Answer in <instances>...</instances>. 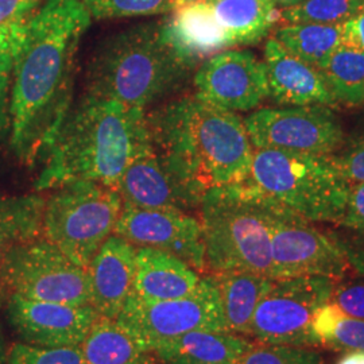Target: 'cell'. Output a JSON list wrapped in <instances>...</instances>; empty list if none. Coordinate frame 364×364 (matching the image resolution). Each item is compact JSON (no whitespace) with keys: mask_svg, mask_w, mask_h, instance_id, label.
<instances>
[{"mask_svg":"<svg viewBox=\"0 0 364 364\" xmlns=\"http://www.w3.org/2000/svg\"><path fill=\"white\" fill-rule=\"evenodd\" d=\"M91 22L77 0H46L30 15L10 108V144L27 165L45 159L72 108L78 45Z\"/></svg>","mask_w":364,"mask_h":364,"instance_id":"obj_1","label":"cell"},{"mask_svg":"<svg viewBox=\"0 0 364 364\" xmlns=\"http://www.w3.org/2000/svg\"><path fill=\"white\" fill-rule=\"evenodd\" d=\"M151 146L144 108L85 95L70 108L39 174L38 192L93 181L117 189L131 162Z\"/></svg>","mask_w":364,"mask_h":364,"instance_id":"obj_2","label":"cell"},{"mask_svg":"<svg viewBox=\"0 0 364 364\" xmlns=\"http://www.w3.org/2000/svg\"><path fill=\"white\" fill-rule=\"evenodd\" d=\"M147 127L151 146L181 161L208 191L247 178L254 147L235 112L183 96L147 114Z\"/></svg>","mask_w":364,"mask_h":364,"instance_id":"obj_3","label":"cell"},{"mask_svg":"<svg viewBox=\"0 0 364 364\" xmlns=\"http://www.w3.org/2000/svg\"><path fill=\"white\" fill-rule=\"evenodd\" d=\"M193 68L164 41L161 23L139 25L96 49L87 70V93L144 109L178 91Z\"/></svg>","mask_w":364,"mask_h":364,"instance_id":"obj_4","label":"cell"},{"mask_svg":"<svg viewBox=\"0 0 364 364\" xmlns=\"http://www.w3.org/2000/svg\"><path fill=\"white\" fill-rule=\"evenodd\" d=\"M281 208L240 183L210 188L198 209L205 267L210 273L252 272L273 278L272 228Z\"/></svg>","mask_w":364,"mask_h":364,"instance_id":"obj_5","label":"cell"},{"mask_svg":"<svg viewBox=\"0 0 364 364\" xmlns=\"http://www.w3.org/2000/svg\"><path fill=\"white\" fill-rule=\"evenodd\" d=\"M240 185L305 220L338 224L351 186L331 156L273 149H254L248 177Z\"/></svg>","mask_w":364,"mask_h":364,"instance_id":"obj_6","label":"cell"},{"mask_svg":"<svg viewBox=\"0 0 364 364\" xmlns=\"http://www.w3.org/2000/svg\"><path fill=\"white\" fill-rule=\"evenodd\" d=\"M123 200L115 188L93 181L66 183L45 200L42 236L87 269L114 235Z\"/></svg>","mask_w":364,"mask_h":364,"instance_id":"obj_7","label":"cell"},{"mask_svg":"<svg viewBox=\"0 0 364 364\" xmlns=\"http://www.w3.org/2000/svg\"><path fill=\"white\" fill-rule=\"evenodd\" d=\"M115 321L149 352L192 331H225L219 293L210 274L181 299L146 301L131 293Z\"/></svg>","mask_w":364,"mask_h":364,"instance_id":"obj_8","label":"cell"},{"mask_svg":"<svg viewBox=\"0 0 364 364\" xmlns=\"http://www.w3.org/2000/svg\"><path fill=\"white\" fill-rule=\"evenodd\" d=\"M1 287L9 296L69 305L90 304L87 269L69 259L42 235L15 245L7 252L1 266Z\"/></svg>","mask_w":364,"mask_h":364,"instance_id":"obj_9","label":"cell"},{"mask_svg":"<svg viewBox=\"0 0 364 364\" xmlns=\"http://www.w3.org/2000/svg\"><path fill=\"white\" fill-rule=\"evenodd\" d=\"M336 282L326 277L275 279L254 312L248 338L266 344L321 346L313 331V320L329 302Z\"/></svg>","mask_w":364,"mask_h":364,"instance_id":"obj_10","label":"cell"},{"mask_svg":"<svg viewBox=\"0 0 364 364\" xmlns=\"http://www.w3.org/2000/svg\"><path fill=\"white\" fill-rule=\"evenodd\" d=\"M273 278L326 277L341 281L364 273V263L333 236L314 227L312 221L281 208L272 228Z\"/></svg>","mask_w":364,"mask_h":364,"instance_id":"obj_11","label":"cell"},{"mask_svg":"<svg viewBox=\"0 0 364 364\" xmlns=\"http://www.w3.org/2000/svg\"><path fill=\"white\" fill-rule=\"evenodd\" d=\"M243 120L254 149L331 156L344 144L341 123L326 105L266 107Z\"/></svg>","mask_w":364,"mask_h":364,"instance_id":"obj_12","label":"cell"},{"mask_svg":"<svg viewBox=\"0 0 364 364\" xmlns=\"http://www.w3.org/2000/svg\"><path fill=\"white\" fill-rule=\"evenodd\" d=\"M117 191L123 203L134 207L186 213L200 209L208 192L181 161L153 146L131 162Z\"/></svg>","mask_w":364,"mask_h":364,"instance_id":"obj_13","label":"cell"},{"mask_svg":"<svg viewBox=\"0 0 364 364\" xmlns=\"http://www.w3.org/2000/svg\"><path fill=\"white\" fill-rule=\"evenodd\" d=\"M114 234L135 247L162 250L186 262L197 272L207 270L203 227L192 213L139 208L123 203Z\"/></svg>","mask_w":364,"mask_h":364,"instance_id":"obj_14","label":"cell"},{"mask_svg":"<svg viewBox=\"0 0 364 364\" xmlns=\"http://www.w3.org/2000/svg\"><path fill=\"white\" fill-rule=\"evenodd\" d=\"M195 96L230 112H247L269 97L263 61L248 50H223L208 57L195 75Z\"/></svg>","mask_w":364,"mask_h":364,"instance_id":"obj_15","label":"cell"},{"mask_svg":"<svg viewBox=\"0 0 364 364\" xmlns=\"http://www.w3.org/2000/svg\"><path fill=\"white\" fill-rule=\"evenodd\" d=\"M7 314L23 343L48 348L81 346L100 318L90 304L69 305L16 294L9 296Z\"/></svg>","mask_w":364,"mask_h":364,"instance_id":"obj_16","label":"cell"},{"mask_svg":"<svg viewBox=\"0 0 364 364\" xmlns=\"http://www.w3.org/2000/svg\"><path fill=\"white\" fill-rule=\"evenodd\" d=\"M136 250L111 235L87 267L90 304L100 317L115 321L130 297L136 273Z\"/></svg>","mask_w":364,"mask_h":364,"instance_id":"obj_17","label":"cell"},{"mask_svg":"<svg viewBox=\"0 0 364 364\" xmlns=\"http://www.w3.org/2000/svg\"><path fill=\"white\" fill-rule=\"evenodd\" d=\"M263 65L269 97L277 105L281 107L336 105L323 73L293 57L275 38L266 42Z\"/></svg>","mask_w":364,"mask_h":364,"instance_id":"obj_18","label":"cell"},{"mask_svg":"<svg viewBox=\"0 0 364 364\" xmlns=\"http://www.w3.org/2000/svg\"><path fill=\"white\" fill-rule=\"evenodd\" d=\"M161 36L182 60L192 66L230 48L210 3L200 0L173 10L161 23Z\"/></svg>","mask_w":364,"mask_h":364,"instance_id":"obj_19","label":"cell"},{"mask_svg":"<svg viewBox=\"0 0 364 364\" xmlns=\"http://www.w3.org/2000/svg\"><path fill=\"white\" fill-rule=\"evenodd\" d=\"M198 272L162 250L138 247L132 293L146 301L181 299L200 284Z\"/></svg>","mask_w":364,"mask_h":364,"instance_id":"obj_20","label":"cell"},{"mask_svg":"<svg viewBox=\"0 0 364 364\" xmlns=\"http://www.w3.org/2000/svg\"><path fill=\"white\" fill-rule=\"evenodd\" d=\"M252 343L231 332L198 329L170 340L153 353L158 364H236Z\"/></svg>","mask_w":364,"mask_h":364,"instance_id":"obj_21","label":"cell"},{"mask_svg":"<svg viewBox=\"0 0 364 364\" xmlns=\"http://www.w3.org/2000/svg\"><path fill=\"white\" fill-rule=\"evenodd\" d=\"M216 285L225 331L247 336L260 299L273 287V278L252 272L210 273Z\"/></svg>","mask_w":364,"mask_h":364,"instance_id":"obj_22","label":"cell"},{"mask_svg":"<svg viewBox=\"0 0 364 364\" xmlns=\"http://www.w3.org/2000/svg\"><path fill=\"white\" fill-rule=\"evenodd\" d=\"M208 3L225 31L230 46L258 43L279 21L274 0H213Z\"/></svg>","mask_w":364,"mask_h":364,"instance_id":"obj_23","label":"cell"},{"mask_svg":"<svg viewBox=\"0 0 364 364\" xmlns=\"http://www.w3.org/2000/svg\"><path fill=\"white\" fill-rule=\"evenodd\" d=\"M45 198L39 195L0 197V305L4 299L1 266L7 252L25 240L42 235Z\"/></svg>","mask_w":364,"mask_h":364,"instance_id":"obj_24","label":"cell"},{"mask_svg":"<svg viewBox=\"0 0 364 364\" xmlns=\"http://www.w3.org/2000/svg\"><path fill=\"white\" fill-rule=\"evenodd\" d=\"M87 364H158L153 352L144 351L117 326L100 317L81 344Z\"/></svg>","mask_w":364,"mask_h":364,"instance_id":"obj_25","label":"cell"},{"mask_svg":"<svg viewBox=\"0 0 364 364\" xmlns=\"http://www.w3.org/2000/svg\"><path fill=\"white\" fill-rule=\"evenodd\" d=\"M274 38L293 57L321 70L341 45V25L290 23L277 28Z\"/></svg>","mask_w":364,"mask_h":364,"instance_id":"obj_26","label":"cell"},{"mask_svg":"<svg viewBox=\"0 0 364 364\" xmlns=\"http://www.w3.org/2000/svg\"><path fill=\"white\" fill-rule=\"evenodd\" d=\"M336 105H364V53L340 45L320 70Z\"/></svg>","mask_w":364,"mask_h":364,"instance_id":"obj_27","label":"cell"},{"mask_svg":"<svg viewBox=\"0 0 364 364\" xmlns=\"http://www.w3.org/2000/svg\"><path fill=\"white\" fill-rule=\"evenodd\" d=\"M31 13L0 26V142L11 130V91L14 66L26 36Z\"/></svg>","mask_w":364,"mask_h":364,"instance_id":"obj_28","label":"cell"},{"mask_svg":"<svg viewBox=\"0 0 364 364\" xmlns=\"http://www.w3.org/2000/svg\"><path fill=\"white\" fill-rule=\"evenodd\" d=\"M313 331L321 346L335 351H364V320L353 318L326 302L314 316Z\"/></svg>","mask_w":364,"mask_h":364,"instance_id":"obj_29","label":"cell"},{"mask_svg":"<svg viewBox=\"0 0 364 364\" xmlns=\"http://www.w3.org/2000/svg\"><path fill=\"white\" fill-rule=\"evenodd\" d=\"M364 7V0H304L279 11L284 25H343Z\"/></svg>","mask_w":364,"mask_h":364,"instance_id":"obj_30","label":"cell"},{"mask_svg":"<svg viewBox=\"0 0 364 364\" xmlns=\"http://www.w3.org/2000/svg\"><path fill=\"white\" fill-rule=\"evenodd\" d=\"M95 19L147 16L173 11L174 0H77Z\"/></svg>","mask_w":364,"mask_h":364,"instance_id":"obj_31","label":"cell"},{"mask_svg":"<svg viewBox=\"0 0 364 364\" xmlns=\"http://www.w3.org/2000/svg\"><path fill=\"white\" fill-rule=\"evenodd\" d=\"M236 364H326L313 347L252 343Z\"/></svg>","mask_w":364,"mask_h":364,"instance_id":"obj_32","label":"cell"},{"mask_svg":"<svg viewBox=\"0 0 364 364\" xmlns=\"http://www.w3.org/2000/svg\"><path fill=\"white\" fill-rule=\"evenodd\" d=\"M6 364H87L81 346L37 347L16 343L7 351Z\"/></svg>","mask_w":364,"mask_h":364,"instance_id":"obj_33","label":"cell"},{"mask_svg":"<svg viewBox=\"0 0 364 364\" xmlns=\"http://www.w3.org/2000/svg\"><path fill=\"white\" fill-rule=\"evenodd\" d=\"M331 159L350 183L364 182V132L331 154Z\"/></svg>","mask_w":364,"mask_h":364,"instance_id":"obj_34","label":"cell"},{"mask_svg":"<svg viewBox=\"0 0 364 364\" xmlns=\"http://www.w3.org/2000/svg\"><path fill=\"white\" fill-rule=\"evenodd\" d=\"M329 302L346 316L364 320V281H338Z\"/></svg>","mask_w":364,"mask_h":364,"instance_id":"obj_35","label":"cell"},{"mask_svg":"<svg viewBox=\"0 0 364 364\" xmlns=\"http://www.w3.org/2000/svg\"><path fill=\"white\" fill-rule=\"evenodd\" d=\"M338 224L364 236V182L351 183Z\"/></svg>","mask_w":364,"mask_h":364,"instance_id":"obj_36","label":"cell"},{"mask_svg":"<svg viewBox=\"0 0 364 364\" xmlns=\"http://www.w3.org/2000/svg\"><path fill=\"white\" fill-rule=\"evenodd\" d=\"M341 43L364 53V7L341 25Z\"/></svg>","mask_w":364,"mask_h":364,"instance_id":"obj_37","label":"cell"},{"mask_svg":"<svg viewBox=\"0 0 364 364\" xmlns=\"http://www.w3.org/2000/svg\"><path fill=\"white\" fill-rule=\"evenodd\" d=\"M33 6L28 0H0V26L30 13Z\"/></svg>","mask_w":364,"mask_h":364,"instance_id":"obj_38","label":"cell"},{"mask_svg":"<svg viewBox=\"0 0 364 364\" xmlns=\"http://www.w3.org/2000/svg\"><path fill=\"white\" fill-rule=\"evenodd\" d=\"M336 364H364V351L344 352Z\"/></svg>","mask_w":364,"mask_h":364,"instance_id":"obj_39","label":"cell"},{"mask_svg":"<svg viewBox=\"0 0 364 364\" xmlns=\"http://www.w3.org/2000/svg\"><path fill=\"white\" fill-rule=\"evenodd\" d=\"M274 1H275V4L281 6L282 9H285V7H291V6H296V4H299V3L304 1V0H274Z\"/></svg>","mask_w":364,"mask_h":364,"instance_id":"obj_40","label":"cell"},{"mask_svg":"<svg viewBox=\"0 0 364 364\" xmlns=\"http://www.w3.org/2000/svg\"><path fill=\"white\" fill-rule=\"evenodd\" d=\"M6 358H7V351H6L4 340H3L1 333H0V364H6Z\"/></svg>","mask_w":364,"mask_h":364,"instance_id":"obj_41","label":"cell"},{"mask_svg":"<svg viewBox=\"0 0 364 364\" xmlns=\"http://www.w3.org/2000/svg\"><path fill=\"white\" fill-rule=\"evenodd\" d=\"M196 1H200V0H174V9L180 7V6H185V4H191V3H196ZM173 9V10H174Z\"/></svg>","mask_w":364,"mask_h":364,"instance_id":"obj_42","label":"cell"},{"mask_svg":"<svg viewBox=\"0 0 364 364\" xmlns=\"http://www.w3.org/2000/svg\"><path fill=\"white\" fill-rule=\"evenodd\" d=\"M28 1H30V3H31V4H36V3H37V1H38V0H28Z\"/></svg>","mask_w":364,"mask_h":364,"instance_id":"obj_43","label":"cell"},{"mask_svg":"<svg viewBox=\"0 0 364 364\" xmlns=\"http://www.w3.org/2000/svg\"><path fill=\"white\" fill-rule=\"evenodd\" d=\"M205 1H213V0H205Z\"/></svg>","mask_w":364,"mask_h":364,"instance_id":"obj_44","label":"cell"}]
</instances>
